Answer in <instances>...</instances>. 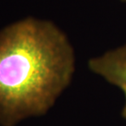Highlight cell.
Instances as JSON below:
<instances>
[{"mask_svg":"<svg viewBox=\"0 0 126 126\" xmlns=\"http://www.w3.org/2000/svg\"><path fill=\"white\" fill-rule=\"evenodd\" d=\"M75 70L70 40L51 21L28 17L0 30V126L46 115Z\"/></svg>","mask_w":126,"mask_h":126,"instance_id":"cell-1","label":"cell"},{"mask_svg":"<svg viewBox=\"0 0 126 126\" xmlns=\"http://www.w3.org/2000/svg\"><path fill=\"white\" fill-rule=\"evenodd\" d=\"M123 1H125V2H126V0H123Z\"/></svg>","mask_w":126,"mask_h":126,"instance_id":"cell-4","label":"cell"},{"mask_svg":"<svg viewBox=\"0 0 126 126\" xmlns=\"http://www.w3.org/2000/svg\"><path fill=\"white\" fill-rule=\"evenodd\" d=\"M123 93H124V95H125V105L122 110V116L126 120V90L123 91Z\"/></svg>","mask_w":126,"mask_h":126,"instance_id":"cell-3","label":"cell"},{"mask_svg":"<svg viewBox=\"0 0 126 126\" xmlns=\"http://www.w3.org/2000/svg\"><path fill=\"white\" fill-rule=\"evenodd\" d=\"M88 66L94 74L114 86L126 90V43L92 57Z\"/></svg>","mask_w":126,"mask_h":126,"instance_id":"cell-2","label":"cell"}]
</instances>
